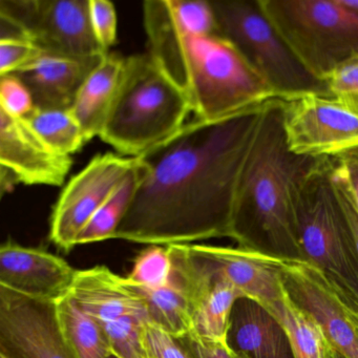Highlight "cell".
Segmentation results:
<instances>
[{
    "label": "cell",
    "mask_w": 358,
    "mask_h": 358,
    "mask_svg": "<svg viewBox=\"0 0 358 358\" xmlns=\"http://www.w3.org/2000/svg\"><path fill=\"white\" fill-rule=\"evenodd\" d=\"M264 106L196 119L138 157L137 192L114 238L171 246L230 238L238 179Z\"/></svg>",
    "instance_id": "1"
},
{
    "label": "cell",
    "mask_w": 358,
    "mask_h": 358,
    "mask_svg": "<svg viewBox=\"0 0 358 358\" xmlns=\"http://www.w3.org/2000/svg\"><path fill=\"white\" fill-rule=\"evenodd\" d=\"M148 54L185 94L201 120H219L278 99L242 54L221 35L180 28L167 0L143 3Z\"/></svg>",
    "instance_id": "2"
},
{
    "label": "cell",
    "mask_w": 358,
    "mask_h": 358,
    "mask_svg": "<svg viewBox=\"0 0 358 358\" xmlns=\"http://www.w3.org/2000/svg\"><path fill=\"white\" fill-rule=\"evenodd\" d=\"M324 159L291 152L285 136L282 101L267 102L238 179L230 238L238 246L303 259L295 196Z\"/></svg>",
    "instance_id": "3"
},
{
    "label": "cell",
    "mask_w": 358,
    "mask_h": 358,
    "mask_svg": "<svg viewBox=\"0 0 358 358\" xmlns=\"http://www.w3.org/2000/svg\"><path fill=\"white\" fill-rule=\"evenodd\" d=\"M190 112L185 94L150 54L129 56L100 139L138 158L182 129Z\"/></svg>",
    "instance_id": "4"
},
{
    "label": "cell",
    "mask_w": 358,
    "mask_h": 358,
    "mask_svg": "<svg viewBox=\"0 0 358 358\" xmlns=\"http://www.w3.org/2000/svg\"><path fill=\"white\" fill-rule=\"evenodd\" d=\"M276 30L315 78L358 59V13L341 0H259Z\"/></svg>",
    "instance_id": "5"
},
{
    "label": "cell",
    "mask_w": 358,
    "mask_h": 358,
    "mask_svg": "<svg viewBox=\"0 0 358 358\" xmlns=\"http://www.w3.org/2000/svg\"><path fill=\"white\" fill-rule=\"evenodd\" d=\"M219 35L229 41L280 100L305 95L331 99L324 81L310 74L262 8L259 0H210Z\"/></svg>",
    "instance_id": "6"
},
{
    "label": "cell",
    "mask_w": 358,
    "mask_h": 358,
    "mask_svg": "<svg viewBox=\"0 0 358 358\" xmlns=\"http://www.w3.org/2000/svg\"><path fill=\"white\" fill-rule=\"evenodd\" d=\"M326 158L301 183L295 213L303 259L322 268L358 306V255Z\"/></svg>",
    "instance_id": "7"
},
{
    "label": "cell",
    "mask_w": 358,
    "mask_h": 358,
    "mask_svg": "<svg viewBox=\"0 0 358 358\" xmlns=\"http://www.w3.org/2000/svg\"><path fill=\"white\" fill-rule=\"evenodd\" d=\"M0 20L47 53L71 57L108 54L92 30L90 0H0Z\"/></svg>",
    "instance_id": "8"
},
{
    "label": "cell",
    "mask_w": 358,
    "mask_h": 358,
    "mask_svg": "<svg viewBox=\"0 0 358 358\" xmlns=\"http://www.w3.org/2000/svg\"><path fill=\"white\" fill-rule=\"evenodd\" d=\"M285 289L294 303L322 327L333 349L343 358H358V306L315 264L285 257Z\"/></svg>",
    "instance_id": "9"
},
{
    "label": "cell",
    "mask_w": 358,
    "mask_h": 358,
    "mask_svg": "<svg viewBox=\"0 0 358 358\" xmlns=\"http://www.w3.org/2000/svg\"><path fill=\"white\" fill-rule=\"evenodd\" d=\"M137 164V158L97 155L68 182L54 205L50 221V240L69 252L100 207L124 181Z\"/></svg>",
    "instance_id": "10"
},
{
    "label": "cell",
    "mask_w": 358,
    "mask_h": 358,
    "mask_svg": "<svg viewBox=\"0 0 358 358\" xmlns=\"http://www.w3.org/2000/svg\"><path fill=\"white\" fill-rule=\"evenodd\" d=\"M0 355L6 358H77L58 316L57 301L0 286Z\"/></svg>",
    "instance_id": "11"
},
{
    "label": "cell",
    "mask_w": 358,
    "mask_h": 358,
    "mask_svg": "<svg viewBox=\"0 0 358 358\" xmlns=\"http://www.w3.org/2000/svg\"><path fill=\"white\" fill-rule=\"evenodd\" d=\"M282 101L289 150L299 156L334 158L358 146V117L338 102L317 95Z\"/></svg>",
    "instance_id": "12"
},
{
    "label": "cell",
    "mask_w": 358,
    "mask_h": 358,
    "mask_svg": "<svg viewBox=\"0 0 358 358\" xmlns=\"http://www.w3.org/2000/svg\"><path fill=\"white\" fill-rule=\"evenodd\" d=\"M186 252L201 269L229 282L243 296L261 306L278 301L285 292V257L249 247L186 244Z\"/></svg>",
    "instance_id": "13"
},
{
    "label": "cell",
    "mask_w": 358,
    "mask_h": 358,
    "mask_svg": "<svg viewBox=\"0 0 358 358\" xmlns=\"http://www.w3.org/2000/svg\"><path fill=\"white\" fill-rule=\"evenodd\" d=\"M72 164V157L50 148L24 118L0 110L1 194L16 184L62 185Z\"/></svg>",
    "instance_id": "14"
},
{
    "label": "cell",
    "mask_w": 358,
    "mask_h": 358,
    "mask_svg": "<svg viewBox=\"0 0 358 358\" xmlns=\"http://www.w3.org/2000/svg\"><path fill=\"white\" fill-rule=\"evenodd\" d=\"M77 271L43 249L10 240L0 247V286L28 296L59 301L70 293Z\"/></svg>",
    "instance_id": "15"
},
{
    "label": "cell",
    "mask_w": 358,
    "mask_h": 358,
    "mask_svg": "<svg viewBox=\"0 0 358 358\" xmlns=\"http://www.w3.org/2000/svg\"><path fill=\"white\" fill-rule=\"evenodd\" d=\"M104 56L71 57L43 52L14 75L28 87L35 108L70 110L81 85Z\"/></svg>",
    "instance_id": "16"
},
{
    "label": "cell",
    "mask_w": 358,
    "mask_h": 358,
    "mask_svg": "<svg viewBox=\"0 0 358 358\" xmlns=\"http://www.w3.org/2000/svg\"><path fill=\"white\" fill-rule=\"evenodd\" d=\"M69 295L85 313L100 322L125 316L148 320L143 299L127 286L124 278L104 266L78 270Z\"/></svg>",
    "instance_id": "17"
},
{
    "label": "cell",
    "mask_w": 358,
    "mask_h": 358,
    "mask_svg": "<svg viewBox=\"0 0 358 358\" xmlns=\"http://www.w3.org/2000/svg\"><path fill=\"white\" fill-rule=\"evenodd\" d=\"M227 343L250 358H293L282 324L263 306L247 297L234 303Z\"/></svg>",
    "instance_id": "18"
},
{
    "label": "cell",
    "mask_w": 358,
    "mask_h": 358,
    "mask_svg": "<svg viewBox=\"0 0 358 358\" xmlns=\"http://www.w3.org/2000/svg\"><path fill=\"white\" fill-rule=\"evenodd\" d=\"M124 66L125 57L106 54L77 93L70 110L80 124L85 141L100 137L118 94Z\"/></svg>",
    "instance_id": "19"
},
{
    "label": "cell",
    "mask_w": 358,
    "mask_h": 358,
    "mask_svg": "<svg viewBox=\"0 0 358 358\" xmlns=\"http://www.w3.org/2000/svg\"><path fill=\"white\" fill-rule=\"evenodd\" d=\"M124 280L145 303L150 324L173 338H183L192 332L189 301L185 288L173 269L169 284L160 288L139 286L127 278Z\"/></svg>",
    "instance_id": "20"
},
{
    "label": "cell",
    "mask_w": 358,
    "mask_h": 358,
    "mask_svg": "<svg viewBox=\"0 0 358 358\" xmlns=\"http://www.w3.org/2000/svg\"><path fill=\"white\" fill-rule=\"evenodd\" d=\"M282 324L290 341L293 358H333V349L322 327L293 301L285 289L278 301L264 306Z\"/></svg>",
    "instance_id": "21"
},
{
    "label": "cell",
    "mask_w": 358,
    "mask_h": 358,
    "mask_svg": "<svg viewBox=\"0 0 358 358\" xmlns=\"http://www.w3.org/2000/svg\"><path fill=\"white\" fill-rule=\"evenodd\" d=\"M58 316L64 336L77 358H110V338L99 320L85 313L70 296L57 301Z\"/></svg>",
    "instance_id": "22"
},
{
    "label": "cell",
    "mask_w": 358,
    "mask_h": 358,
    "mask_svg": "<svg viewBox=\"0 0 358 358\" xmlns=\"http://www.w3.org/2000/svg\"><path fill=\"white\" fill-rule=\"evenodd\" d=\"M139 181L140 164L137 158L135 169L110 194L79 234L77 245L102 242L115 238L119 225L133 203Z\"/></svg>",
    "instance_id": "23"
},
{
    "label": "cell",
    "mask_w": 358,
    "mask_h": 358,
    "mask_svg": "<svg viewBox=\"0 0 358 358\" xmlns=\"http://www.w3.org/2000/svg\"><path fill=\"white\" fill-rule=\"evenodd\" d=\"M35 133L55 152L72 157L87 141L71 110H35L24 118Z\"/></svg>",
    "instance_id": "24"
},
{
    "label": "cell",
    "mask_w": 358,
    "mask_h": 358,
    "mask_svg": "<svg viewBox=\"0 0 358 358\" xmlns=\"http://www.w3.org/2000/svg\"><path fill=\"white\" fill-rule=\"evenodd\" d=\"M173 274V259L169 247L150 245L134 262L127 280L139 286L160 288L169 284Z\"/></svg>",
    "instance_id": "25"
},
{
    "label": "cell",
    "mask_w": 358,
    "mask_h": 358,
    "mask_svg": "<svg viewBox=\"0 0 358 358\" xmlns=\"http://www.w3.org/2000/svg\"><path fill=\"white\" fill-rule=\"evenodd\" d=\"M100 322V320H99ZM148 320L125 316L112 322H100L110 338L113 353L118 358H142L146 353L144 327Z\"/></svg>",
    "instance_id": "26"
},
{
    "label": "cell",
    "mask_w": 358,
    "mask_h": 358,
    "mask_svg": "<svg viewBox=\"0 0 358 358\" xmlns=\"http://www.w3.org/2000/svg\"><path fill=\"white\" fill-rule=\"evenodd\" d=\"M169 11L180 28L198 35H219L210 1L167 0Z\"/></svg>",
    "instance_id": "27"
},
{
    "label": "cell",
    "mask_w": 358,
    "mask_h": 358,
    "mask_svg": "<svg viewBox=\"0 0 358 358\" xmlns=\"http://www.w3.org/2000/svg\"><path fill=\"white\" fill-rule=\"evenodd\" d=\"M326 83L331 99L358 117V59L335 71Z\"/></svg>",
    "instance_id": "28"
},
{
    "label": "cell",
    "mask_w": 358,
    "mask_h": 358,
    "mask_svg": "<svg viewBox=\"0 0 358 358\" xmlns=\"http://www.w3.org/2000/svg\"><path fill=\"white\" fill-rule=\"evenodd\" d=\"M0 110L24 119L35 110L30 91L16 75L0 76Z\"/></svg>",
    "instance_id": "29"
},
{
    "label": "cell",
    "mask_w": 358,
    "mask_h": 358,
    "mask_svg": "<svg viewBox=\"0 0 358 358\" xmlns=\"http://www.w3.org/2000/svg\"><path fill=\"white\" fill-rule=\"evenodd\" d=\"M43 52L29 39H0V76L15 74Z\"/></svg>",
    "instance_id": "30"
},
{
    "label": "cell",
    "mask_w": 358,
    "mask_h": 358,
    "mask_svg": "<svg viewBox=\"0 0 358 358\" xmlns=\"http://www.w3.org/2000/svg\"><path fill=\"white\" fill-rule=\"evenodd\" d=\"M90 20L98 45L106 53L117 41V13L108 0H90Z\"/></svg>",
    "instance_id": "31"
},
{
    "label": "cell",
    "mask_w": 358,
    "mask_h": 358,
    "mask_svg": "<svg viewBox=\"0 0 358 358\" xmlns=\"http://www.w3.org/2000/svg\"><path fill=\"white\" fill-rule=\"evenodd\" d=\"M178 341L192 358H250L247 354L230 347L227 341L204 338L194 332Z\"/></svg>",
    "instance_id": "32"
},
{
    "label": "cell",
    "mask_w": 358,
    "mask_h": 358,
    "mask_svg": "<svg viewBox=\"0 0 358 358\" xmlns=\"http://www.w3.org/2000/svg\"><path fill=\"white\" fill-rule=\"evenodd\" d=\"M146 349L154 358H192L177 338L169 336L150 322L144 327Z\"/></svg>",
    "instance_id": "33"
},
{
    "label": "cell",
    "mask_w": 358,
    "mask_h": 358,
    "mask_svg": "<svg viewBox=\"0 0 358 358\" xmlns=\"http://www.w3.org/2000/svg\"><path fill=\"white\" fill-rule=\"evenodd\" d=\"M334 161L333 182H334L335 190H336L337 196H338L339 202H341V207H343L350 229H351L358 255V209L356 207L355 202H354L353 196H352L351 190H350L345 178L343 177L341 171L337 169L335 158Z\"/></svg>",
    "instance_id": "34"
},
{
    "label": "cell",
    "mask_w": 358,
    "mask_h": 358,
    "mask_svg": "<svg viewBox=\"0 0 358 358\" xmlns=\"http://www.w3.org/2000/svg\"><path fill=\"white\" fill-rule=\"evenodd\" d=\"M334 158L337 169L345 178L358 209V146Z\"/></svg>",
    "instance_id": "35"
},
{
    "label": "cell",
    "mask_w": 358,
    "mask_h": 358,
    "mask_svg": "<svg viewBox=\"0 0 358 358\" xmlns=\"http://www.w3.org/2000/svg\"><path fill=\"white\" fill-rule=\"evenodd\" d=\"M343 5L358 13V0H341Z\"/></svg>",
    "instance_id": "36"
},
{
    "label": "cell",
    "mask_w": 358,
    "mask_h": 358,
    "mask_svg": "<svg viewBox=\"0 0 358 358\" xmlns=\"http://www.w3.org/2000/svg\"><path fill=\"white\" fill-rule=\"evenodd\" d=\"M333 358H343V356L341 355V354L337 353L336 351L334 350V353H333Z\"/></svg>",
    "instance_id": "37"
},
{
    "label": "cell",
    "mask_w": 358,
    "mask_h": 358,
    "mask_svg": "<svg viewBox=\"0 0 358 358\" xmlns=\"http://www.w3.org/2000/svg\"><path fill=\"white\" fill-rule=\"evenodd\" d=\"M142 358H154V357H152V356L150 355V354L148 353H148H146L145 355H144L143 357H142Z\"/></svg>",
    "instance_id": "38"
},
{
    "label": "cell",
    "mask_w": 358,
    "mask_h": 358,
    "mask_svg": "<svg viewBox=\"0 0 358 358\" xmlns=\"http://www.w3.org/2000/svg\"><path fill=\"white\" fill-rule=\"evenodd\" d=\"M110 358H118V357H116V356L113 355V356H110Z\"/></svg>",
    "instance_id": "39"
},
{
    "label": "cell",
    "mask_w": 358,
    "mask_h": 358,
    "mask_svg": "<svg viewBox=\"0 0 358 358\" xmlns=\"http://www.w3.org/2000/svg\"><path fill=\"white\" fill-rule=\"evenodd\" d=\"M0 358H6V357H3V356L0 355Z\"/></svg>",
    "instance_id": "40"
}]
</instances>
